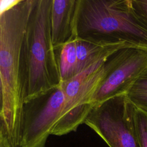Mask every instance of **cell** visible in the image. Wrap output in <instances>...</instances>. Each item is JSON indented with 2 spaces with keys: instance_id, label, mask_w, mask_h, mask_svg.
Instances as JSON below:
<instances>
[{
  "instance_id": "1",
  "label": "cell",
  "mask_w": 147,
  "mask_h": 147,
  "mask_svg": "<svg viewBox=\"0 0 147 147\" xmlns=\"http://www.w3.org/2000/svg\"><path fill=\"white\" fill-rule=\"evenodd\" d=\"M33 0H17L0 12V127L17 135L26 95L24 42Z\"/></svg>"
},
{
  "instance_id": "2",
  "label": "cell",
  "mask_w": 147,
  "mask_h": 147,
  "mask_svg": "<svg viewBox=\"0 0 147 147\" xmlns=\"http://www.w3.org/2000/svg\"><path fill=\"white\" fill-rule=\"evenodd\" d=\"M76 38L147 49V21L131 0H78Z\"/></svg>"
},
{
  "instance_id": "3",
  "label": "cell",
  "mask_w": 147,
  "mask_h": 147,
  "mask_svg": "<svg viewBox=\"0 0 147 147\" xmlns=\"http://www.w3.org/2000/svg\"><path fill=\"white\" fill-rule=\"evenodd\" d=\"M53 0H33L24 42L26 81L25 102L38 97L61 84L60 51L51 37Z\"/></svg>"
},
{
  "instance_id": "4",
  "label": "cell",
  "mask_w": 147,
  "mask_h": 147,
  "mask_svg": "<svg viewBox=\"0 0 147 147\" xmlns=\"http://www.w3.org/2000/svg\"><path fill=\"white\" fill-rule=\"evenodd\" d=\"M108 57L97 61L71 79L61 83L64 104L51 135L60 136L75 131L84 123L94 109L92 98L105 77V62Z\"/></svg>"
},
{
  "instance_id": "5",
  "label": "cell",
  "mask_w": 147,
  "mask_h": 147,
  "mask_svg": "<svg viewBox=\"0 0 147 147\" xmlns=\"http://www.w3.org/2000/svg\"><path fill=\"white\" fill-rule=\"evenodd\" d=\"M134 106L126 94L96 106L84 123L109 147H141L134 116Z\"/></svg>"
},
{
  "instance_id": "6",
  "label": "cell",
  "mask_w": 147,
  "mask_h": 147,
  "mask_svg": "<svg viewBox=\"0 0 147 147\" xmlns=\"http://www.w3.org/2000/svg\"><path fill=\"white\" fill-rule=\"evenodd\" d=\"M61 84L25 103L16 135L18 147H45L64 104Z\"/></svg>"
},
{
  "instance_id": "7",
  "label": "cell",
  "mask_w": 147,
  "mask_h": 147,
  "mask_svg": "<svg viewBox=\"0 0 147 147\" xmlns=\"http://www.w3.org/2000/svg\"><path fill=\"white\" fill-rule=\"evenodd\" d=\"M146 68L147 49L126 46L113 53L105 62V77L92 100L94 108L107 99L126 94Z\"/></svg>"
},
{
  "instance_id": "8",
  "label": "cell",
  "mask_w": 147,
  "mask_h": 147,
  "mask_svg": "<svg viewBox=\"0 0 147 147\" xmlns=\"http://www.w3.org/2000/svg\"><path fill=\"white\" fill-rule=\"evenodd\" d=\"M78 0H53L51 10V37L56 50L76 38L75 18Z\"/></svg>"
},
{
  "instance_id": "9",
  "label": "cell",
  "mask_w": 147,
  "mask_h": 147,
  "mask_svg": "<svg viewBox=\"0 0 147 147\" xmlns=\"http://www.w3.org/2000/svg\"><path fill=\"white\" fill-rule=\"evenodd\" d=\"M75 42L77 55L76 75L100 59L109 56L119 49L126 46H131L122 42L111 43L78 38H75Z\"/></svg>"
},
{
  "instance_id": "10",
  "label": "cell",
  "mask_w": 147,
  "mask_h": 147,
  "mask_svg": "<svg viewBox=\"0 0 147 147\" xmlns=\"http://www.w3.org/2000/svg\"><path fill=\"white\" fill-rule=\"evenodd\" d=\"M59 65L61 83L67 82L76 75L77 55L75 39L65 44L60 49Z\"/></svg>"
},
{
  "instance_id": "11",
  "label": "cell",
  "mask_w": 147,
  "mask_h": 147,
  "mask_svg": "<svg viewBox=\"0 0 147 147\" xmlns=\"http://www.w3.org/2000/svg\"><path fill=\"white\" fill-rule=\"evenodd\" d=\"M126 95L134 106L147 113V68L137 79Z\"/></svg>"
},
{
  "instance_id": "12",
  "label": "cell",
  "mask_w": 147,
  "mask_h": 147,
  "mask_svg": "<svg viewBox=\"0 0 147 147\" xmlns=\"http://www.w3.org/2000/svg\"><path fill=\"white\" fill-rule=\"evenodd\" d=\"M134 121L141 147H147V113L134 106Z\"/></svg>"
},
{
  "instance_id": "13",
  "label": "cell",
  "mask_w": 147,
  "mask_h": 147,
  "mask_svg": "<svg viewBox=\"0 0 147 147\" xmlns=\"http://www.w3.org/2000/svg\"><path fill=\"white\" fill-rule=\"evenodd\" d=\"M0 147H18L14 134L0 128Z\"/></svg>"
},
{
  "instance_id": "14",
  "label": "cell",
  "mask_w": 147,
  "mask_h": 147,
  "mask_svg": "<svg viewBox=\"0 0 147 147\" xmlns=\"http://www.w3.org/2000/svg\"><path fill=\"white\" fill-rule=\"evenodd\" d=\"M136 13L147 21V0H131Z\"/></svg>"
}]
</instances>
